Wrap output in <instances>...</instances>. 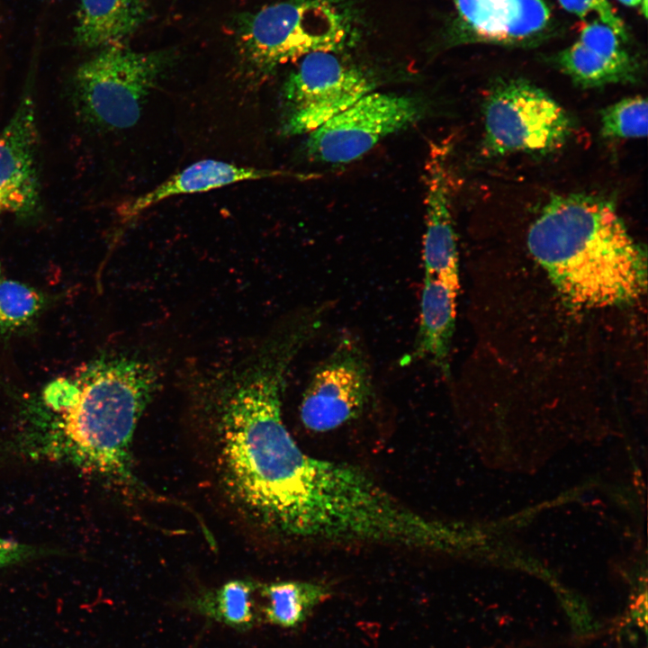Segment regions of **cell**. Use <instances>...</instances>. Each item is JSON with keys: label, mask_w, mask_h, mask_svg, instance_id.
Returning a JSON list of instances; mask_svg holds the SVG:
<instances>
[{"label": "cell", "mask_w": 648, "mask_h": 648, "mask_svg": "<svg viewBox=\"0 0 648 648\" xmlns=\"http://www.w3.org/2000/svg\"><path fill=\"white\" fill-rule=\"evenodd\" d=\"M463 21L475 38L517 42L541 32L550 12L543 0H454Z\"/></svg>", "instance_id": "cell-12"}, {"label": "cell", "mask_w": 648, "mask_h": 648, "mask_svg": "<svg viewBox=\"0 0 648 648\" xmlns=\"http://www.w3.org/2000/svg\"><path fill=\"white\" fill-rule=\"evenodd\" d=\"M275 177L304 178V175L278 169L240 166L215 159L195 162L173 175L152 190L126 202L120 215L126 221L169 197L210 191L228 184Z\"/></svg>", "instance_id": "cell-11"}, {"label": "cell", "mask_w": 648, "mask_h": 648, "mask_svg": "<svg viewBox=\"0 0 648 648\" xmlns=\"http://www.w3.org/2000/svg\"><path fill=\"white\" fill-rule=\"evenodd\" d=\"M624 4L629 5V6H638L641 5L643 9V14L646 15V9H647V0H618Z\"/></svg>", "instance_id": "cell-23"}, {"label": "cell", "mask_w": 648, "mask_h": 648, "mask_svg": "<svg viewBox=\"0 0 648 648\" xmlns=\"http://www.w3.org/2000/svg\"><path fill=\"white\" fill-rule=\"evenodd\" d=\"M620 39L609 26L598 20L582 28L578 40L607 59L640 71L638 62L623 48Z\"/></svg>", "instance_id": "cell-20"}, {"label": "cell", "mask_w": 648, "mask_h": 648, "mask_svg": "<svg viewBox=\"0 0 648 648\" xmlns=\"http://www.w3.org/2000/svg\"><path fill=\"white\" fill-rule=\"evenodd\" d=\"M424 112L415 97L372 91L309 133L305 154L323 164L353 162L386 137L418 122Z\"/></svg>", "instance_id": "cell-7"}, {"label": "cell", "mask_w": 648, "mask_h": 648, "mask_svg": "<svg viewBox=\"0 0 648 648\" xmlns=\"http://www.w3.org/2000/svg\"><path fill=\"white\" fill-rule=\"evenodd\" d=\"M425 180L426 225L422 250L425 274L459 279L446 149L432 147L426 163Z\"/></svg>", "instance_id": "cell-10"}, {"label": "cell", "mask_w": 648, "mask_h": 648, "mask_svg": "<svg viewBox=\"0 0 648 648\" xmlns=\"http://www.w3.org/2000/svg\"><path fill=\"white\" fill-rule=\"evenodd\" d=\"M257 591L266 599L260 607L263 619L284 628L299 626L317 605L330 596L325 584L302 580L259 584Z\"/></svg>", "instance_id": "cell-15"}, {"label": "cell", "mask_w": 648, "mask_h": 648, "mask_svg": "<svg viewBox=\"0 0 648 648\" xmlns=\"http://www.w3.org/2000/svg\"><path fill=\"white\" fill-rule=\"evenodd\" d=\"M527 247L572 307L620 306L646 291V251L606 198L553 197L529 227Z\"/></svg>", "instance_id": "cell-2"}, {"label": "cell", "mask_w": 648, "mask_h": 648, "mask_svg": "<svg viewBox=\"0 0 648 648\" xmlns=\"http://www.w3.org/2000/svg\"><path fill=\"white\" fill-rule=\"evenodd\" d=\"M259 584L248 580H233L194 599V610L209 619L238 631H247L263 621L254 595Z\"/></svg>", "instance_id": "cell-16"}, {"label": "cell", "mask_w": 648, "mask_h": 648, "mask_svg": "<svg viewBox=\"0 0 648 648\" xmlns=\"http://www.w3.org/2000/svg\"><path fill=\"white\" fill-rule=\"evenodd\" d=\"M568 12L584 18L596 14L598 21L609 26L621 39L626 40V32L622 20L608 0H559Z\"/></svg>", "instance_id": "cell-21"}, {"label": "cell", "mask_w": 648, "mask_h": 648, "mask_svg": "<svg viewBox=\"0 0 648 648\" xmlns=\"http://www.w3.org/2000/svg\"><path fill=\"white\" fill-rule=\"evenodd\" d=\"M0 275H1V266H0Z\"/></svg>", "instance_id": "cell-24"}, {"label": "cell", "mask_w": 648, "mask_h": 648, "mask_svg": "<svg viewBox=\"0 0 648 648\" xmlns=\"http://www.w3.org/2000/svg\"><path fill=\"white\" fill-rule=\"evenodd\" d=\"M63 554V552L58 549L20 543L0 537V569Z\"/></svg>", "instance_id": "cell-22"}, {"label": "cell", "mask_w": 648, "mask_h": 648, "mask_svg": "<svg viewBox=\"0 0 648 648\" xmlns=\"http://www.w3.org/2000/svg\"><path fill=\"white\" fill-rule=\"evenodd\" d=\"M459 288V279L425 274L419 327L411 356L412 360L431 361L446 375Z\"/></svg>", "instance_id": "cell-13"}, {"label": "cell", "mask_w": 648, "mask_h": 648, "mask_svg": "<svg viewBox=\"0 0 648 648\" xmlns=\"http://www.w3.org/2000/svg\"><path fill=\"white\" fill-rule=\"evenodd\" d=\"M482 154L500 158L513 153L545 154L561 148L574 122L542 88L524 79L497 82L483 104Z\"/></svg>", "instance_id": "cell-4"}, {"label": "cell", "mask_w": 648, "mask_h": 648, "mask_svg": "<svg viewBox=\"0 0 648 648\" xmlns=\"http://www.w3.org/2000/svg\"><path fill=\"white\" fill-rule=\"evenodd\" d=\"M373 396L370 368L362 347L345 337L313 372L300 405L310 431L324 433L358 418Z\"/></svg>", "instance_id": "cell-8"}, {"label": "cell", "mask_w": 648, "mask_h": 648, "mask_svg": "<svg viewBox=\"0 0 648 648\" xmlns=\"http://www.w3.org/2000/svg\"><path fill=\"white\" fill-rule=\"evenodd\" d=\"M149 361L105 354L49 382L22 402L24 428L14 453L60 461L116 483H132L131 444L160 385Z\"/></svg>", "instance_id": "cell-1"}, {"label": "cell", "mask_w": 648, "mask_h": 648, "mask_svg": "<svg viewBox=\"0 0 648 648\" xmlns=\"http://www.w3.org/2000/svg\"><path fill=\"white\" fill-rule=\"evenodd\" d=\"M554 62L575 85L583 88L634 83L640 75L637 70L601 57L579 40L559 52Z\"/></svg>", "instance_id": "cell-17"}, {"label": "cell", "mask_w": 648, "mask_h": 648, "mask_svg": "<svg viewBox=\"0 0 648 648\" xmlns=\"http://www.w3.org/2000/svg\"><path fill=\"white\" fill-rule=\"evenodd\" d=\"M35 104L28 91L0 130V216L33 215L40 203Z\"/></svg>", "instance_id": "cell-9"}, {"label": "cell", "mask_w": 648, "mask_h": 648, "mask_svg": "<svg viewBox=\"0 0 648 648\" xmlns=\"http://www.w3.org/2000/svg\"><path fill=\"white\" fill-rule=\"evenodd\" d=\"M159 53L112 45L77 68L74 86L81 113L106 129H127L138 122L142 105L164 68Z\"/></svg>", "instance_id": "cell-5"}, {"label": "cell", "mask_w": 648, "mask_h": 648, "mask_svg": "<svg viewBox=\"0 0 648 648\" xmlns=\"http://www.w3.org/2000/svg\"><path fill=\"white\" fill-rule=\"evenodd\" d=\"M374 86L367 72L335 52L304 56L283 85L282 134L308 135L374 91Z\"/></svg>", "instance_id": "cell-6"}, {"label": "cell", "mask_w": 648, "mask_h": 648, "mask_svg": "<svg viewBox=\"0 0 648 648\" xmlns=\"http://www.w3.org/2000/svg\"><path fill=\"white\" fill-rule=\"evenodd\" d=\"M48 303L44 293L18 281L0 280V336L28 330Z\"/></svg>", "instance_id": "cell-18"}, {"label": "cell", "mask_w": 648, "mask_h": 648, "mask_svg": "<svg viewBox=\"0 0 648 648\" xmlns=\"http://www.w3.org/2000/svg\"><path fill=\"white\" fill-rule=\"evenodd\" d=\"M352 29L346 13L329 0H285L246 16L238 48L247 68L261 77L310 53L343 50Z\"/></svg>", "instance_id": "cell-3"}, {"label": "cell", "mask_w": 648, "mask_h": 648, "mask_svg": "<svg viewBox=\"0 0 648 648\" xmlns=\"http://www.w3.org/2000/svg\"><path fill=\"white\" fill-rule=\"evenodd\" d=\"M647 124V100L641 95L624 98L600 113V133L605 139L645 138Z\"/></svg>", "instance_id": "cell-19"}, {"label": "cell", "mask_w": 648, "mask_h": 648, "mask_svg": "<svg viewBox=\"0 0 648 648\" xmlns=\"http://www.w3.org/2000/svg\"><path fill=\"white\" fill-rule=\"evenodd\" d=\"M146 16L144 0H79L75 42L85 48L121 45Z\"/></svg>", "instance_id": "cell-14"}]
</instances>
